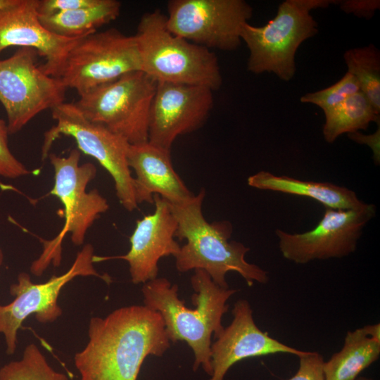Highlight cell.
Instances as JSON below:
<instances>
[{
    "mask_svg": "<svg viewBox=\"0 0 380 380\" xmlns=\"http://www.w3.org/2000/svg\"><path fill=\"white\" fill-rule=\"evenodd\" d=\"M3 261H4V253L1 248H0V267L3 264Z\"/></svg>",
    "mask_w": 380,
    "mask_h": 380,
    "instance_id": "1f68e13d",
    "label": "cell"
},
{
    "mask_svg": "<svg viewBox=\"0 0 380 380\" xmlns=\"http://www.w3.org/2000/svg\"><path fill=\"white\" fill-rule=\"evenodd\" d=\"M339 0H286L274 18L262 26L245 23L241 39L248 50L247 70L254 74L272 72L290 81L295 75L296 53L306 39L318 32L311 11L338 4Z\"/></svg>",
    "mask_w": 380,
    "mask_h": 380,
    "instance_id": "5b68a950",
    "label": "cell"
},
{
    "mask_svg": "<svg viewBox=\"0 0 380 380\" xmlns=\"http://www.w3.org/2000/svg\"><path fill=\"white\" fill-rule=\"evenodd\" d=\"M195 308L186 306L178 297V286L165 278H156L141 289L144 306L158 312L170 341H185L194 354L193 370L199 367L212 374L211 337L217 338L224 329L222 316L228 311V299L236 290L221 288L203 270H195L191 278Z\"/></svg>",
    "mask_w": 380,
    "mask_h": 380,
    "instance_id": "7a4b0ae2",
    "label": "cell"
},
{
    "mask_svg": "<svg viewBox=\"0 0 380 380\" xmlns=\"http://www.w3.org/2000/svg\"><path fill=\"white\" fill-rule=\"evenodd\" d=\"M127 160L136 175L133 187L137 205L153 203L154 195L171 204L184 202L194 195L174 169L170 151L147 141L129 144Z\"/></svg>",
    "mask_w": 380,
    "mask_h": 380,
    "instance_id": "ac0fdd59",
    "label": "cell"
},
{
    "mask_svg": "<svg viewBox=\"0 0 380 380\" xmlns=\"http://www.w3.org/2000/svg\"><path fill=\"white\" fill-rule=\"evenodd\" d=\"M348 72L357 80L360 91L380 113V52L373 44L348 49L343 54Z\"/></svg>",
    "mask_w": 380,
    "mask_h": 380,
    "instance_id": "603a6c76",
    "label": "cell"
},
{
    "mask_svg": "<svg viewBox=\"0 0 380 380\" xmlns=\"http://www.w3.org/2000/svg\"><path fill=\"white\" fill-rule=\"evenodd\" d=\"M213 91L204 86L158 82L149 111L148 141L170 151L179 136L205 122L213 106Z\"/></svg>",
    "mask_w": 380,
    "mask_h": 380,
    "instance_id": "5bb4252c",
    "label": "cell"
},
{
    "mask_svg": "<svg viewBox=\"0 0 380 380\" xmlns=\"http://www.w3.org/2000/svg\"><path fill=\"white\" fill-rule=\"evenodd\" d=\"M233 319L211 344L212 374L209 380H223L228 370L243 360L288 353L301 356L307 351L298 350L271 337L256 325L248 300H237L232 310Z\"/></svg>",
    "mask_w": 380,
    "mask_h": 380,
    "instance_id": "e0dca14e",
    "label": "cell"
},
{
    "mask_svg": "<svg viewBox=\"0 0 380 380\" xmlns=\"http://www.w3.org/2000/svg\"><path fill=\"white\" fill-rule=\"evenodd\" d=\"M7 123L0 118V177L16 179L32 173L11 153L8 146Z\"/></svg>",
    "mask_w": 380,
    "mask_h": 380,
    "instance_id": "484cf974",
    "label": "cell"
},
{
    "mask_svg": "<svg viewBox=\"0 0 380 380\" xmlns=\"http://www.w3.org/2000/svg\"><path fill=\"white\" fill-rule=\"evenodd\" d=\"M38 55L34 49L20 47L10 57L0 58V102L9 134L21 130L41 112L65 102L67 88L37 65Z\"/></svg>",
    "mask_w": 380,
    "mask_h": 380,
    "instance_id": "9c48e42d",
    "label": "cell"
},
{
    "mask_svg": "<svg viewBox=\"0 0 380 380\" xmlns=\"http://www.w3.org/2000/svg\"><path fill=\"white\" fill-rule=\"evenodd\" d=\"M253 15L243 0H171L166 25L174 34L208 49H236L243 25Z\"/></svg>",
    "mask_w": 380,
    "mask_h": 380,
    "instance_id": "7c38bea8",
    "label": "cell"
},
{
    "mask_svg": "<svg viewBox=\"0 0 380 380\" xmlns=\"http://www.w3.org/2000/svg\"><path fill=\"white\" fill-rule=\"evenodd\" d=\"M51 114L56 123L44 134L42 160L48 157L53 141L60 136L72 137L80 151L95 158L110 175L121 205L129 212L134 210L138 205L127 160L129 144L103 126L88 120L74 103L63 102L51 109Z\"/></svg>",
    "mask_w": 380,
    "mask_h": 380,
    "instance_id": "ba28073f",
    "label": "cell"
},
{
    "mask_svg": "<svg viewBox=\"0 0 380 380\" xmlns=\"http://www.w3.org/2000/svg\"><path fill=\"white\" fill-rule=\"evenodd\" d=\"M324 113L325 122L322 132L324 140L329 144L343 134L366 130L372 122L380 125V113L375 110L361 91L324 111Z\"/></svg>",
    "mask_w": 380,
    "mask_h": 380,
    "instance_id": "7402d4cb",
    "label": "cell"
},
{
    "mask_svg": "<svg viewBox=\"0 0 380 380\" xmlns=\"http://www.w3.org/2000/svg\"><path fill=\"white\" fill-rule=\"evenodd\" d=\"M0 380H68L55 370L34 343L27 345L22 358L10 362L0 369Z\"/></svg>",
    "mask_w": 380,
    "mask_h": 380,
    "instance_id": "cb8c5ba5",
    "label": "cell"
},
{
    "mask_svg": "<svg viewBox=\"0 0 380 380\" xmlns=\"http://www.w3.org/2000/svg\"><path fill=\"white\" fill-rule=\"evenodd\" d=\"M338 4L343 12L367 20L372 18L380 8L379 0H343L338 1Z\"/></svg>",
    "mask_w": 380,
    "mask_h": 380,
    "instance_id": "f1b7e54d",
    "label": "cell"
},
{
    "mask_svg": "<svg viewBox=\"0 0 380 380\" xmlns=\"http://www.w3.org/2000/svg\"><path fill=\"white\" fill-rule=\"evenodd\" d=\"M96 2V0H39L37 12L39 15H48L88 7Z\"/></svg>",
    "mask_w": 380,
    "mask_h": 380,
    "instance_id": "83f0119b",
    "label": "cell"
},
{
    "mask_svg": "<svg viewBox=\"0 0 380 380\" xmlns=\"http://www.w3.org/2000/svg\"><path fill=\"white\" fill-rule=\"evenodd\" d=\"M94 257L93 246L86 244L77 253L66 272L53 275L44 283H33L26 272L18 275L17 283L10 287L14 300L7 305H0V334L4 335L8 355L15 353L18 331L30 315H34L39 322L49 323L62 315V309L58 304L59 294L63 286L75 277L94 276L108 284L112 281L109 275L101 274L96 270Z\"/></svg>",
    "mask_w": 380,
    "mask_h": 380,
    "instance_id": "8fae6325",
    "label": "cell"
},
{
    "mask_svg": "<svg viewBox=\"0 0 380 380\" xmlns=\"http://www.w3.org/2000/svg\"><path fill=\"white\" fill-rule=\"evenodd\" d=\"M81 153L73 148L68 156H48L54 170V184L50 194L64 207L65 222L59 234L51 240H42V252L31 265L30 271L41 276L52 263L60 265L62 241L68 233L75 246L83 244L86 234L94 221L109 208V204L97 189L86 191L96 175L91 163L80 165Z\"/></svg>",
    "mask_w": 380,
    "mask_h": 380,
    "instance_id": "8992f818",
    "label": "cell"
},
{
    "mask_svg": "<svg viewBox=\"0 0 380 380\" xmlns=\"http://www.w3.org/2000/svg\"><path fill=\"white\" fill-rule=\"evenodd\" d=\"M18 0H0V10L13 5Z\"/></svg>",
    "mask_w": 380,
    "mask_h": 380,
    "instance_id": "4dcf8cb0",
    "label": "cell"
},
{
    "mask_svg": "<svg viewBox=\"0 0 380 380\" xmlns=\"http://www.w3.org/2000/svg\"><path fill=\"white\" fill-rule=\"evenodd\" d=\"M157 82L134 71L80 96L75 105L89 121L129 144L148 141V118Z\"/></svg>",
    "mask_w": 380,
    "mask_h": 380,
    "instance_id": "52a82bcc",
    "label": "cell"
},
{
    "mask_svg": "<svg viewBox=\"0 0 380 380\" xmlns=\"http://www.w3.org/2000/svg\"><path fill=\"white\" fill-rule=\"evenodd\" d=\"M375 213V205L368 203L355 210L327 208L322 219L309 231L290 234L277 229L281 253L296 264L348 256L355 251L364 227Z\"/></svg>",
    "mask_w": 380,
    "mask_h": 380,
    "instance_id": "4fadbf2b",
    "label": "cell"
},
{
    "mask_svg": "<svg viewBox=\"0 0 380 380\" xmlns=\"http://www.w3.org/2000/svg\"><path fill=\"white\" fill-rule=\"evenodd\" d=\"M141 70L134 35L115 28L82 37L70 51L59 79L81 96L121 76Z\"/></svg>",
    "mask_w": 380,
    "mask_h": 380,
    "instance_id": "30bf717a",
    "label": "cell"
},
{
    "mask_svg": "<svg viewBox=\"0 0 380 380\" xmlns=\"http://www.w3.org/2000/svg\"><path fill=\"white\" fill-rule=\"evenodd\" d=\"M359 91L360 85L357 79L347 72L334 84L317 91L307 93L300 101L316 105L325 111Z\"/></svg>",
    "mask_w": 380,
    "mask_h": 380,
    "instance_id": "d4e9b609",
    "label": "cell"
},
{
    "mask_svg": "<svg viewBox=\"0 0 380 380\" xmlns=\"http://www.w3.org/2000/svg\"><path fill=\"white\" fill-rule=\"evenodd\" d=\"M38 1L18 0L0 10V56L11 46L34 49L45 59L42 70L59 78L70 51L83 37L68 38L49 31L39 20Z\"/></svg>",
    "mask_w": 380,
    "mask_h": 380,
    "instance_id": "2e32d148",
    "label": "cell"
},
{
    "mask_svg": "<svg viewBox=\"0 0 380 380\" xmlns=\"http://www.w3.org/2000/svg\"><path fill=\"white\" fill-rule=\"evenodd\" d=\"M205 190L177 204H170L177 223L175 237L186 243L180 246L175 266L180 272L203 270L221 288L229 289L226 274H239L249 286L254 282L265 284L267 272L245 259L249 248L242 243L229 241L232 225L229 221L208 222L203 214Z\"/></svg>",
    "mask_w": 380,
    "mask_h": 380,
    "instance_id": "3957f363",
    "label": "cell"
},
{
    "mask_svg": "<svg viewBox=\"0 0 380 380\" xmlns=\"http://www.w3.org/2000/svg\"><path fill=\"white\" fill-rule=\"evenodd\" d=\"M88 336L74 357L80 380H137L146 357L162 356L170 346L160 313L144 305L91 317Z\"/></svg>",
    "mask_w": 380,
    "mask_h": 380,
    "instance_id": "6da1fadb",
    "label": "cell"
},
{
    "mask_svg": "<svg viewBox=\"0 0 380 380\" xmlns=\"http://www.w3.org/2000/svg\"><path fill=\"white\" fill-rule=\"evenodd\" d=\"M380 355V341L371 338L365 327L348 331L342 348L324 362V380H357Z\"/></svg>",
    "mask_w": 380,
    "mask_h": 380,
    "instance_id": "ffe728a7",
    "label": "cell"
},
{
    "mask_svg": "<svg viewBox=\"0 0 380 380\" xmlns=\"http://www.w3.org/2000/svg\"><path fill=\"white\" fill-rule=\"evenodd\" d=\"M141 71L157 82L204 86L213 91L222 82L216 55L172 33L160 10L145 13L134 34Z\"/></svg>",
    "mask_w": 380,
    "mask_h": 380,
    "instance_id": "277c9868",
    "label": "cell"
},
{
    "mask_svg": "<svg viewBox=\"0 0 380 380\" xmlns=\"http://www.w3.org/2000/svg\"><path fill=\"white\" fill-rule=\"evenodd\" d=\"M380 125H378L377 130L372 134L365 135L359 132L348 134V137L353 141L360 144H366L371 148L374 154V159L376 162H379V138Z\"/></svg>",
    "mask_w": 380,
    "mask_h": 380,
    "instance_id": "f546056e",
    "label": "cell"
},
{
    "mask_svg": "<svg viewBox=\"0 0 380 380\" xmlns=\"http://www.w3.org/2000/svg\"><path fill=\"white\" fill-rule=\"evenodd\" d=\"M154 211L136 222L129 237L130 248L125 255L112 257L94 255V262L121 259L129 264L132 283H146L157 278L158 262L169 255L175 257L180 246L175 239L177 223L169 203L153 196Z\"/></svg>",
    "mask_w": 380,
    "mask_h": 380,
    "instance_id": "9a60e30c",
    "label": "cell"
},
{
    "mask_svg": "<svg viewBox=\"0 0 380 380\" xmlns=\"http://www.w3.org/2000/svg\"><path fill=\"white\" fill-rule=\"evenodd\" d=\"M121 3L117 0H96L88 7L42 15L39 18L51 32L64 37L75 38L97 31L115 20L120 15Z\"/></svg>",
    "mask_w": 380,
    "mask_h": 380,
    "instance_id": "44dd1931",
    "label": "cell"
},
{
    "mask_svg": "<svg viewBox=\"0 0 380 380\" xmlns=\"http://www.w3.org/2000/svg\"><path fill=\"white\" fill-rule=\"evenodd\" d=\"M247 184L260 190L308 197L320 203L326 208L355 210L367 205L358 198L354 191L346 187L329 182L276 175L267 171H260L249 176Z\"/></svg>",
    "mask_w": 380,
    "mask_h": 380,
    "instance_id": "d6986e66",
    "label": "cell"
},
{
    "mask_svg": "<svg viewBox=\"0 0 380 380\" xmlns=\"http://www.w3.org/2000/svg\"><path fill=\"white\" fill-rule=\"evenodd\" d=\"M357 380H372L369 378L364 377V376H359Z\"/></svg>",
    "mask_w": 380,
    "mask_h": 380,
    "instance_id": "d6a6232c",
    "label": "cell"
},
{
    "mask_svg": "<svg viewBox=\"0 0 380 380\" xmlns=\"http://www.w3.org/2000/svg\"><path fill=\"white\" fill-rule=\"evenodd\" d=\"M299 358V366L296 374L286 380H324V359L317 352L307 351Z\"/></svg>",
    "mask_w": 380,
    "mask_h": 380,
    "instance_id": "4316f807",
    "label": "cell"
}]
</instances>
